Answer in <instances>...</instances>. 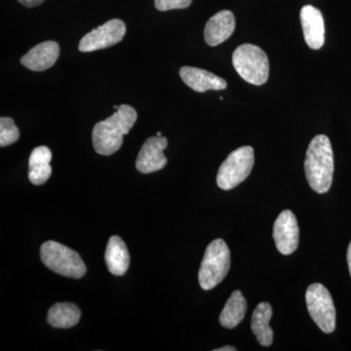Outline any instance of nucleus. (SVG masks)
<instances>
[{"label": "nucleus", "mask_w": 351, "mask_h": 351, "mask_svg": "<svg viewBox=\"0 0 351 351\" xmlns=\"http://www.w3.org/2000/svg\"><path fill=\"white\" fill-rule=\"evenodd\" d=\"M301 23L304 40L308 47L320 49L325 43V24L319 9L311 5L302 7Z\"/></svg>", "instance_id": "9b49d317"}, {"label": "nucleus", "mask_w": 351, "mask_h": 351, "mask_svg": "<svg viewBox=\"0 0 351 351\" xmlns=\"http://www.w3.org/2000/svg\"><path fill=\"white\" fill-rule=\"evenodd\" d=\"M168 141L165 137H152L145 141L138 152L136 168L143 174L156 172L163 169L167 164L164 156V149L167 147Z\"/></svg>", "instance_id": "9d476101"}, {"label": "nucleus", "mask_w": 351, "mask_h": 351, "mask_svg": "<svg viewBox=\"0 0 351 351\" xmlns=\"http://www.w3.org/2000/svg\"><path fill=\"white\" fill-rule=\"evenodd\" d=\"M274 239L282 255L294 253L299 246L300 230L297 218L290 210L281 212L274 226Z\"/></svg>", "instance_id": "1a4fd4ad"}, {"label": "nucleus", "mask_w": 351, "mask_h": 351, "mask_svg": "<svg viewBox=\"0 0 351 351\" xmlns=\"http://www.w3.org/2000/svg\"><path fill=\"white\" fill-rule=\"evenodd\" d=\"M22 5L25 7H36L40 5L41 3L44 1V0H18Z\"/></svg>", "instance_id": "4be33fe9"}, {"label": "nucleus", "mask_w": 351, "mask_h": 351, "mask_svg": "<svg viewBox=\"0 0 351 351\" xmlns=\"http://www.w3.org/2000/svg\"><path fill=\"white\" fill-rule=\"evenodd\" d=\"M246 311V299L240 291H234L219 315V323L226 329H233L244 319Z\"/></svg>", "instance_id": "a211bd4d"}, {"label": "nucleus", "mask_w": 351, "mask_h": 351, "mask_svg": "<svg viewBox=\"0 0 351 351\" xmlns=\"http://www.w3.org/2000/svg\"><path fill=\"white\" fill-rule=\"evenodd\" d=\"M180 76L182 82L196 92L203 93L209 90H223L228 83L223 78L219 77L210 71L193 66H184L180 69Z\"/></svg>", "instance_id": "ddd939ff"}, {"label": "nucleus", "mask_w": 351, "mask_h": 351, "mask_svg": "<svg viewBox=\"0 0 351 351\" xmlns=\"http://www.w3.org/2000/svg\"><path fill=\"white\" fill-rule=\"evenodd\" d=\"M60 55V46L56 41H45L32 48L21 59V64L34 71H43L56 63Z\"/></svg>", "instance_id": "f8f14e48"}, {"label": "nucleus", "mask_w": 351, "mask_h": 351, "mask_svg": "<svg viewBox=\"0 0 351 351\" xmlns=\"http://www.w3.org/2000/svg\"><path fill=\"white\" fill-rule=\"evenodd\" d=\"M156 136L157 137H162V133H161V132H157Z\"/></svg>", "instance_id": "393cba45"}, {"label": "nucleus", "mask_w": 351, "mask_h": 351, "mask_svg": "<svg viewBox=\"0 0 351 351\" xmlns=\"http://www.w3.org/2000/svg\"><path fill=\"white\" fill-rule=\"evenodd\" d=\"M82 311L71 302H59L48 311L47 321L51 326L58 329H69L80 322Z\"/></svg>", "instance_id": "6ab92c4d"}, {"label": "nucleus", "mask_w": 351, "mask_h": 351, "mask_svg": "<svg viewBox=\"0 0 351 351\" xmlns=\"http://www.w3.org/2000/svg\"><path fill=\"white\" fill-rule=\"evenodd\" d=\"M235 29V18L232 11H219L208 21L205 27V41L208 45L217 46L225 43Z\"/></svg>", "instance_id": "4468645a"}, {"label": "nucleus", "mask_w": 351, "mask_h": 351, "mask_svg": "<svg viewBox=\"0 0 351 351\" xmlns=\"http://www.w3.org/2000/svg\"><path fill=\"white\" fill-rule=\"evenodd\" d=\"M193 0H154V5L159 11L184 9L191 5Z\"/></svg>", "instance_id": "412c9836"}, {"label": "nucleus", "mask_w": 351, "mask_h": 351, "mask_svg": "<svg viewBox=\"0 0 351 351\" xmlns=\"http://www.w3.org/2000/svg\"><path fill=\"white\" fill-rule=\"evenodd\" d=\"M20 138V131L15 125V122L10 117H1L0 119V147L14 144Z\"/></svg>", "instance_id": "aec40b11"}, {"label": "nucleus", "mask_w": 351, "mask_h": 351, "mask_svg": "<svg viewBox=\"0 0 351 351\" xmlns=\"http://www.w3.org/2000/svg\"><path fill=\"white\" fill-rule=\"evenodd\" d=\"M235 71L250 84H265L269 80V62L265 51L254 44H242L233 52Z\"/></svg>", "instance_id": "7ed1b4c3"}, {"label": "nucleus", "mask_w": 351, "mask_h": 351, "mask_svg": "<svg viewBox=\"0 0 351 351\" xmlns=\"http://www.w3.org/2000/svg\"><path fill=\"white\" fill-rule=\"evenodd\" d=\"M40 257L46 267L60 276L80 279L86 274V265L80 256L58 242L47 241L43 243Z\"/></svg>", "instance_id": "39448f33"}, {"label": "nucleus", "mask_w": 351, "mask_h": 351, "mask_svg": "<svg viewBox=\"0 0 351 351\" xmlns=\"http://www.w3.org/2000/svg\"><path fill=\"white\" fill-rule=\"evenodd\" d=\"M255 163L254 149L249 145L232 152L219 167L217 184L223 191H230L243 182L250 175Z\"/></svg>", "instance_id": "423d86ee"}, {"label": "nucleus", "mask_w": 351, "mask_h": 351, "mask_svg": "<svg viewBox=\"0 0 351 351\" xmlns=\"http://www.w3.org/2000/svg\"><path fill=\"white\" fill-rule=\"evenodd\" d=\"M348 269H350V274L351 276V242L350 243V246H348Z\"/></svg>", "instance_id": "5701e85b"}, {"label": "nucleus", "mask_w": 351, "mask_h": 351, "mask_svg": "<svg viewBox=\"0 0 351 351\" xmlns=\"http://www.w3.org/2000/svg\"><path fill=\"white\" fill-rule=\"evenodd\" d=\"M230 269V252L223 239H216L208 245L201 263L198 280L203 290H211L219 285Z\"/></svg>", "instance_id": "20e7f679"}, {"label": "nucleus", "mask_w": 351, "mask_h": 351, "mask_svg": "<svg viewBox=\"0 0 351 351\" xmlns=\"http://www.w3.org/2000/svg\"><path fill=\"white\" fill-rule=\"evenodd\" d=\"M119 107H117V106H114V107H113V108H114V110H117V108H119Z\"/></svg>", "instance_id": "a878e982"}, {"label": "nucleus", "mask_w": 351, "mask_h": 351, "mask_svg": "<svg viewBox=\"0 0 351 351\" xmlns=\"http://www.w3.org/2000/svg\"><path fill=\"white\" fill-rule=\"evenodd\" d=\"M52 152L47 147H38L34 149L29 156V179L36 186L45 184L52 174L50 162Z\"/></svg>", "instance_id": "dca6fc26"}, {"label": "nucleus", "mask_w": 351, "mask_h": 351, "mask_svg": "<svg viewBox=\"0 0 351 351\" xmlns=\"http://www.w3.org/2000/svg\"><path fill=\"white\" fill-rule=\"evenodd\" d=\"M106 263L110 274L122 276L130 265V255L123 240L119 237H112L108 240L105 254Z\"/></svg>", "instance_id": "2eb2a0df"}, {"label": "nucleus", "mask_w": 351, "mask_h": 351, "mask_svg": "<svg viewBox=\"0 0 351 351\" xmlns=\"http://www.w3.org/2000/svg\"><path fill=\"white\" fill-rule=\"evenodd\" d=\"M307 311L321 331L331 334L336 329V308L328 289L320 283L311 284L306 293Z\"/></svg>", "instance_id": "0eeeda50"}, {"label": "nucleus", "mask_w": 351, "mask_h": 351, "mask_svg": "<svg viewBox=\"0 0 351 351\" xmlns=\"http://www.w3.org/2000/svg\"><path fill=\"white\" fill-rule=\"evenodd\" d=\"M304 172L307 182L314 191H329L334 174V154L327 136L317 135L311 141L304 160Z\"/></svg>", "instance_id": "f03ea898"}, {"label": "nucleus", "mask_w": 351, "mask_h": 351, "mask_svg": "<svg viewBox=\"0 0 351 351\" xmlns=\"http://www.w3.org/2000/svg\"><path fill=\"white\" fill-rule=\"evenodd\" d=\"M214 351H237V348H233V346H223V348H217V350H214Z\"/></svg>", "instance_id": "b1692460"}, {"label": "nucleus", "mask_w": 351, "mask_h": 351, "mask_svg": "<svg viewBox=\"0 0 351 351\" xmlns=\"http://www.w3.org/2000/svg\"><path fill=\"white\" fill-rule=\"evenodd\" d=\"M138 114L131 106L121 105L112 117L98 122L92 132L95 151L101 156H112L123 144V136L130 132Z\"/></svg>", "instance_id": "f257e3e1"}, {"label": "nucleus", "mask_w": 351, "mask_h": 351, "mask_svg": "<svg viewBox=\"0 0 351 351\" xmlns=\"http://www.w3.org/2000/svg\"><path fill=\"white\" fill-rule=\"evenodd\" d=\"M272 308L269 302H261L252 315L251 329L258 343L263 346H271L274 341V331L269 326Z\"/></svg>", "instance_id": "f3484780"}, {"label": "nucleus", "mask_w": 351, "mask_h": 351, "mask_svg": "<svg viewBox=\"0 0 351 351\" xmlns=\"http://www.w3.org/2000/svg\"><path fill=\"white\" fill-rule=\"evenodd\" d=\"M126 34V25L119 19L110 20L106 24L88 32L80 40V50L82 52L106 49L115 45L123 39Z\"/></svg>", "instance_id": "6e6552de"}]
</instances>
